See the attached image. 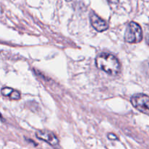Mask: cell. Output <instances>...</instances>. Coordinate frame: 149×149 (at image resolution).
Wrapping results in <instances>:
<instances>
[{"label": "cell", "mask_w": 149, "mask_h": 149, "mask_svg": "<svg viewBox=\"0 0 149 149\" xmlns=\"http://www.w3.org/2000/svg\"><path fill=\"white\" fill-rule=\"evenodd\" d=\"M96 66L111 75H116L120 70V64L116 57L111 53H103L95 59Z\"/></svg>", "instance_id": "obj_1"}, {"label": "cell", "mask_w": 149, "mask_h": 149, "mask_svg": "<svg viewBox=\"0 0 149 149\" xmlns=\"http://www.w3.org/2000/svg\"><path fill=\"white\" fill-rule=\"evenodd\" d=\"M125 39L129 43H138L143 39V31L141 26L135 22H130L127 26Z\"/></svg>", "instance_id": "obj_2"}, {"label": "cell", "mask_w": 149, "mask_h": 149, "mask_svg": "<svg viewBox=\"0 0 149 149\" xmlns=\"http://www.w3.org/2000/svg\"><path fill=\"white\" fill-rule=\"evenodd\" d=\"M131 103L138 110L146 115L149 114V97L143 93H138L131 97Z\"/></svg>", "instance_id": "obj_3"}, {"label": "cell", "mask_w": 149, "mask_h": 149, "mask_svg": "<svg viewBox=\"0 0 149 149\" xmlns=\"http://www.w3.org/2000/svg\"><path fill=\"white\" fill-rule=\"evenodd\" d=\"M90 21L93 27L99 32H104L109 28V24L107 22L94 13L90 14Z\"/></svg>", "instance_id": "obj_4"}, {"label": "cell", "mask_w": 149, "mask_h": 149, "mask_svg": "<svg viewBox=\"0 0 149 149\" xmlns=\"http://www.w3.org/2000/svg\"><path fill=\"white\" fill-rule=\"evenodd\" d=\"M36 137L47 142L51 145H56L58 144V139L52 131L48 130H39L36 133Z\"/></svg>", "instance_id": "obj_5"}, {"label": "cell", "mask_w": 149, "mask_h": 149, "mask_svg": "<svg viewBox=\"0 0 149 149\" xmlns=\"http://www.w3.org/2000/svg\"><path fill=\"white\" fill-rule=\"evenodd\" d=\"M1 94L4 96H8L10 99H14V100H17L20 99V94L17 91L14 90L13 89L9 87H4L1 90Z\"/></svg>", "instance_id": "obj_6"}, {"label": "cell", "mask_w": 149, "mask_h": 149, "mask_svg": "<svg viewBox=\"0 0 149 149\" xmlns=\"http://www.w3.org/2000/svg\"><path fill=\"white\" fill-rule=\"evenodd\" d=\"M108 138H109V140H118V137H116V135H115V134H113V133H110V134H108Z\"/></svg>", "instance_id": "obj_7"}, {"label": "cell", "mask_w": 149, "mask_h": 149, "mask_svg": "<svg viewBox=\"0 0 149 149\" xmlns=\"http://www.w3.org/2000/svg\"><path fill=\"white\" fill-rule=\"evenodd\" d=\"M108 1H109V3H111V4H116L119 2V0H108Z\"/></svg>", "instance_id": "obj_8"}, {"label": "cell", "mask_w": 149, "mask_h": 149, "mask_svg": "<svg viewBox=\"0 0 149 149\" xmlns=\"http://www.w3.org/2000/svg\"><path fill=\"white\" fill-rule=\"evenodd\" d=\"M0 118H1V114L0 113Z\"/></svg>", "instance_id": "obj_9"}]
</instances>
